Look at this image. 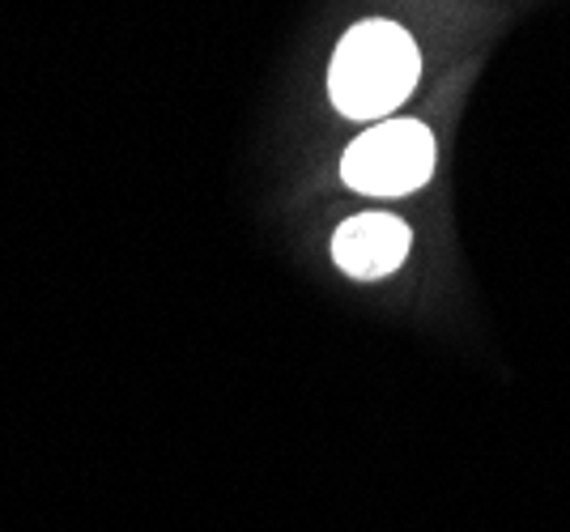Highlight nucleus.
<instances>
[{
  "instance_id": "nucleus-1",
  "label": "nucleus",
  "mask_w": 570,
  "mask_h": 532,
  "mask_svg": "<svg viewBox=\"0 0 570 532\" xmlns=\"http://www.w3.org/2000/svg\"><path fill=\"white\" fill-rule=\"evenodd\" d=\"M422 77V51L404 26L366 18L345 30L328 65V98L345 120H392Z\"/></svg>"
},
{
  "instance_id": "nucleus-2",
  "label": "nucleus",
  "mask_w": 570,
  "mask_h": 532,
  "mask_svg": "<svg viewBox=\"0 0 570 532\" xmlns=\"http://www.w3.org/2000/svg\"><path fill=\"white\" fill-rule=\"evenodd\" d=\"M434 175V137L422 120H380L345 149L341 179L362 196H409Z\"/></svg>"
},
{
  "instance_id": "nucleus-3",
  "label": "nucleus",
  "mask_w": 570,
  "mask_h": 532,
  "mask_svg": "<svg viewBox=\"0 0 570 532\" xmlns=\"http://www.w3.org/2000/svg\"><path fill=\"white\" fill-rule=\"evenodd\" d=\"M413 247V230L392 214H357V218L341 221L333 235V260L345 277L357 282H380L387 273L404 265Z\"/></svg>"
}]
</instances>
